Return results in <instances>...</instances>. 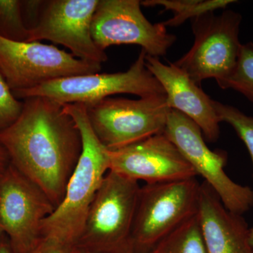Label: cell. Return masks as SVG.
Masks as SVG:
<instances>
[{
  "label": "cell",
  "instance_id": "obj_16",
  "mask_svg": "<svg viewBox=\"0 0 253 253\" xmlns=\"http://www.w3.org/2000/svg\"><path fill=\"white\" fill-rule=\"evenodd\" d=\"M148 253H208L198 212L163 238Z\"/></svg>",
  "mask_w": 253,
  "mask_h": 253
},
{
  "label": "cell",
  "instance_id": "obj_26",
  "mask_svg": "<svg viewBox=\"0 0 253 253\" xmlns=\"http://www.w3.org/2000/svg\"><path fill=\"white\" fill-rule=\"evenodd\" d=\"M73 253H109L99 252V251H91V250L82 249V248L78 247V246H75L74 249H73Z\"/></svg>",
  "mask_w": 253,
  "mask_h": 253
},
{
  "label": "cell",
  "instance_id": "obj_7",
  "mask_svg": "<svg viewBox=\"0 0 253 253\" xmlns=\"http://www.w3.org/2000/svg\"><path fill=\"white\" fill-rule=\"evenodd\" d=\"M86 108L91 129L109 150L162 134L170 109L166 94L139 99L109 97Z\"/></svg>",
  "mask_w": 253,
  "mask_h": 253
},
{
  "label": "cell",
  "instance_id": "obj_15",
  "mask_svg": "<svg viewBox=\"0 0 253 253\" xmlns=\"http://www.w3.org/2000/svg\"><path fill=\"white\" fill-rule=\"evenodd\" d=\"M198 215L208 253H253L247 223L228 211L206 181L200 186Z\"/></svg>",
  "mask_w": 253,
  "mask_h": 253
},
{
  "label": "cell",
  "instance_id": "obj_5",
  "mask_svg": "<svg viewBox=\"0 0 253 253\" xmlns=\"http://www.w3.org/2000/svg\"><path fill=\"white\" fill-rule=\"evenodd\" d=\"M200 186L196 178L140 188L131 231L134 253H148L169 233L197 214Z\"/></svg>",
  "mask_w": 253,
  "mask_h": 253
},
{
  "label": "cell",
  "instance_id": "obj_18",
  "mask_svg": "<svg viewBox=\"0 0 253 253\" xmlns=\"http://www.w3.org/2000/svg\"><path fill=\"white\" fill-rule=\"evenodd\" d=\"M232 89L253 104V42L242 44L237 64L224 89Z\"/></svg>",
  "mask_w": 253,
  "mask_h": 253
},
{
  "label": "cell",
  "instance_id": "obj_12",
  "mask_svg": "<svg viewBox=\"0 0 253 253\" xmlns=\"http://www.w3.org/2000/svg\"><path fill=\"white\" fill-rule=\"evenodd\" d=\"M98 3L99 0L46 1L28 42L50 41L67 48L77 59L102 64L107 61V54L95 44L91 31Z\"/></svg>",
  "mask_w": 253,
  "mask_h": 253
},
{
  "label": "cell",
  "instance_id": "obj_14",
  "mask_svg": "<svg viewBox=\"0 0 253 253\" xmlns=\"http://www.w3.org/2000/svg\"><path fill=\"white\" fill-rule=\"evenodd\" d=\"M146 66L164 89L168 107L192 120L206 140L217 141L220 121L213 108V99L201 86L174 63L165 64L159 58L146 55Z\"/></svg>",
  "mask_w": 253,
  "mask_h": 253
},
{
  "label": "cell",
  "instance_id": "obj_20",
  "mask_svg": "<svg viewBox=\"0 0 253 253\" xmlns=\"http://www.w3.org/2000/svg\"><path fill=\"white\" fill-rule=\"evenodd\" d=\"M219 121L229 123L244 141L251 155L253 166V116H247L237 108L212 100Z\"/></svg>",
  "mask_w": 253,
  "mask_h": 253
},
{
  "label": "cell",
  "instance_id": "obj_24",
  "mask_svg": "<svg viewBox=\"0 0 253 253\" xmlns=\"http://www.w3.org/2000/svg\"><path fill=\"white\" fill-rule=\"evenodd\" d=\"M9 155L4 148L0 144V176L6 170V168L10 165Z\"/></svg>",
  "mask_w": 253,
  "mask_h": 253
},
{
  "label": "cell",
  "instance_id": "obj_9",
  "mask_svg": "<svg viewBox=\"0 0 253 253\" xmlns=\"http://www.w3.org/2000/svg\"><path fill=\"white\" fill-rule=\"evenodd\" d=\"M101 65L41 42L0 38V73L13 92L29 90L59 78L99 73Z\"/></svg>",
  "mask_w": 253,
  "mask_h": 253
},
{
  "label": "cell",
  "instance_id": "obj_8",
  "mask_svg": "<svg viewBox=\"0 0 253 253\" xmlns=\"http://www.w3.org/2000/svg\"><path fill=\"white\" fill-rule=\"evenodd\" d=\"M164 134L197 175L204 178L228 211L242 215L253 207V190L236 184L226 174V153L210 149L201 129L192 120L176 110L169 109Z\"/></svg>",
  "mask_w": 253,
  "mask_h": 253
},
{
  "label": "cell",
  "instance_id": "obj_23",
  "mask_svg": "<svg viewBox=\"0 0 253 253\" xmlns=\"http://www.w3.org/2000/svg\"><path fill=\"white\" fill-rule=\"evenodd\" d=\"M74 245L51 237L42 236L28 253H73Z\"/></svg>",
  "mask_w": 253,
  "mask_h": 253
},
{
  "label": "cell",
  "instance_id": "obj_2",
  "mask_svg": "<svg viewBox=\"0 0 253 253\" xmlns=\"http://www.w3.org/2000/svg\"><path fill=\"white\" fill-rule=\"evenodd\" d=\"M81 131L83 149L61 204L42 224V236L76 246L101 183L110 169L109 149L91 129L83 104L63 105Z\"/></svg>",
  "mask_w": 253,
  "mask_h": 253
},
{
  "label": "cell",
  "instance_id": "obj_19",
  "mask_svg": "<svg viewBox=\"0 0 253 253\" xmlns=\"http://www.w3.org/2000/svg\"><path fill=\"white\" fill-rule=\"evenodd\" d=\"M29 36L23 21L21 0H0V38L28 42Z\"/></svg>",
  "mask_w": 253,
  "mask_h": 253
},
{
  "label": "cell",
  "instance_id": "obj_3",
  "mask_svg": "<svg viewBox=\"0 0 253 253\" xmlns=\"http://www.w3.org/2000/svg\"><path fill=\"white\" fill-rule=\"evenodd\" d=\"M139 182L109 171L91 204L76 246L109 253H134L131 231Z\"/></svg>",
  "mask_w": 253,
  "mask_h": 253
},
{
  "label": "cell",
  "instance_id": "obj_27",
  "mask_svg": "<svg viewBox=\"0 0 253 253\" xmlns=\"http://www.w3.org/2000/svg\"><path fill=\"white\" fill-rule=\"evenodd\" d=\"M249 241L250 244H251V246H252L253 249V228H252V229H250Z\"/></svg>",
  "mask_w": 253,
  "mask_h": 253
},
{
  "label": "cell",
  "instance_id": "obj_6",
  "mask_svg": "<svg viewBox=\"0 0 253 253\" xmlns=\"http://www.w3.org/2000/svg\"><path fill=\"white\" fill-rule=\"evenodd\" d=\"M141 49L135 62L125 72L93 73L53 80L29 90L16 91L18 99L44 96L60 104H94L114 94H129L139 98L166 94L161 83L146 66Z\"/></svg>",
  "mask_w": 253,
  "mask_h": 253
},
{
  "label": "cell",
  "instance_id": "obj_1",
  "mask_svg": "<svg viewBox=\"0 0 253 253\" xmlns=\"http://www.w3.org/2000/svg\"><path fill=\"white\" fill-rule=\"evenodd\" d=\"M19 118L0 133L10 163L57 207L81 157V131L63 105L44 96L23 99Z\"/></svg>",
  "mask_w": 253,
  "mask_h": 253
},
{
  "label": "cell",
  "instance_id": "obj_22",
  "mask_svg": "<svg viewBox=\"0 0 253 253\" xmlns=\"http://www.w3.org/2000/svg\"><path fill=\"white\" fill-rule=\"evenodd\" d=\"M46 1L43 0H21L23 23L29 33L39 22Z\"/></svg>",
  "mask_w": 253,
  "mask_h": 253
},
{
  "label": "cell",
  "instance_id": "obj_13",
  "mask_svg": "<svg viewBox=\"0 0 253 253\" xmlns=\"http://www.w3.org/2000/svg\"><path fill=\"white\" fill-rule=\"evenodd\" d=\"M110 171L146 184L196 178L197 174L164 132L109 150Z\"/></svg>",
  "mask_w": 253,
  "mask_h": 253
},
{
  "label": "cell",
  "instance_id": "obj_28",
  "mask_svg": "<svg viewBox=\"0 0 253 253\" xmlns=\"http://www.w3.org/2000/svg\"><path fill=\"white\" fill-rule=\"evenodd\" d=\"M1 235H2V234H1V231H0V236H1Z\"/></svg>",
  "mask_w": 253,
  "mask_h": 253
},
{
  "label": "cell",
  "instance_id": "obj_4",
  "mask_svg": "<svg viewBox=\"0 0 253 253\" xmlns=\"http://www.w3.org/2000/svg\"><path fill=\"white\" fill-rule=\"evenodd\" d=\"M242 19V15L231 9L219 15L208 11L192 18L194 44L174 64L198 85L213 78L224 89L239 59Z\"/></svg>",
  "mask_w": 253,
  "mask_h": 253
},
{
  "label": "cell",
  "instance_id": "obj_25",
  "mask_svg": "<svg viewBox=\"0 0 253 253\" xmlns=\"http://www.w3.org/2000/svg\"><path fill=\"white\" fill-rule=\"evenodd\" d=\"M0 253H17L4 234L0 236Z\"/></svg>",
  "mask_w": 253,
  "mask_h": 253
},
{
  "label": "cell",
  "instance_id": "obj_10",
  "mask_svg": "<svg viewBox=\"0 0 253 253\" xmlns=\"http://www.w3.org/2000/svg\"><path fill=\"white\" fill-rule=\"evenodd\" d=\"M55 206L33 181L10 163L0 176V231L17 253H28L42 236Z\"/></svg>",
  "mask_w": 253,
  "mask_h": 253
},
{
  "label": "cell",
  "instance_id": "obj_17",
  "mask_svg": "<svg viewBox=\"0 0 253 253\" xmlns=\"http://www.w3.org/2000/svg\"><path fill=\"white\" fill-rule=\"evenodd\" d=\"M237 2L234 0H146L141 1V5L145 6H154L159 5L166 10H170L174 12V16L168 21L162 22L166 27L167 26H178L182 24L186 20L192 19L199 15L214 11L219 9H226L229 4Z\"/></svg>",
  "mask_w": 253,
  "mask_h": 253
},
{
  "label": "cell",
  "instance_id": "obj_21",
  "mask_svg": "<svg viewBox=\"0 0 253 253\" xmlns=\"http://www.w3.org/2000/svg\"><path fill=\"white\" fill-rule=\"evenodd\" d=\"M23 101L14 96L0 73V133L9 128L19 118L23 111Z\"/></svg>",
  "mask_w": 253,
  "mask_h": 253
},
{
  "label": "cell",
  "instance_id": "obj_11",
  "mask_svg": "<svg viewBox=\"0 0 253 253\" xmlns=\"http://www.w3.org/2000/svg\"><path fill=\"white\" fill-rule=\"evenodd\" d=\"M141 5L139 0H99L91 26L96 46L105 51L111 46L136 44L149 56L167 54L176 36L162 23L150 22Z\"/></svg>",
  "mask_w": 253,
  "mask_h": 253
}]
</instances>
